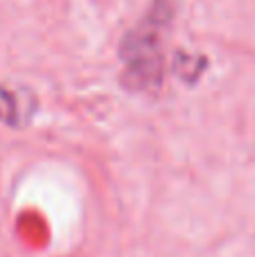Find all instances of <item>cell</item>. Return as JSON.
Here are the masks:
<instances>
[{
	"mask_svg": "<svg viewBox=\"0 0 255 257\" xmlns=\"http://www.w3.org/2000/svg\"><path fill=\"white\" fill-rule=\"evenodd\" d=\"M172 0H156L140 25L126 32L120 48L124 79L131 88H156L163 79L161 30L172 18Z\"/></svg>",
	"mask_w": 255,
	"mask_h": 257,
	"instance_id": "obj_1",
	"label": "cell"
}]
</instances>
